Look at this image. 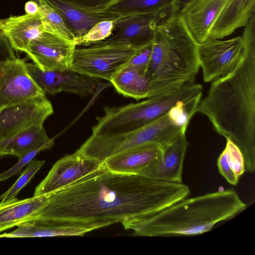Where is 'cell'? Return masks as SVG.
Returning <instances> with one entry per match:
<instances>
[{
  "mask_svg": "<svg viewBox=\"0 0 255 255\" xmlns=\"http://www.w3.org/2000/svg\"><path fill=\"white\" fill-rule=\"evenodd\" d=\"M53 113L45 95L39 96L0 110V141L31 127L43 125Z\"/></svg>",
  "mask_w": 255,
  "mask_h": 255,
  "instance_id": "11",
  "label": "cell"
},
{
  "mask_svg": "<svg viewBox=\"0 0 255 255\" xmlns=\"http://www.w3.org/2000/svg\"><path fill=\"white\" fill-rule=\"evenodd\" d=\"M2 154L0 153V157L2 156Z\"/></svg>",
  "mask_w": 255,
  "mask_h": 255,
  "instance_id": "36",
  "label": "cell"
},
{
  "mask_svg": "<svg viewBox=\"0 0 255 255\" xmlns=\"http://www.w3.org/2000/svg\"><path fill=\"white\" fill-rule=\"evenodd\" d=\"M230 0H196L179 13L196 42L207 39L211 28Z\"/></svg>",
  "mask_w": 255,
  "mask_h": 255,
  "instance_id": "17",
  "label": "cell"
},
{
  "mask_svg": "<svg viewBox=\"0 0 255 255\" xmlns=\"http://www.w3.org/2000/svg\"><path fill=\"white\" fill-rule=\"evenodd\" d=\"M44 162V161L36 159L31 161L21 172L20 176L14 184L0 196V202H4L16 198L18 193L29 182Z\"/></svg>",
  "mask_w": 255,
  "mask_h": 255,
  "instance_id": "28",
  "label": "cell"
},
{
  "mask_svg": "<svg viewBox=\"0 0 255 255\" xmlns=\"http://www.w3.org/2000/svg\"><path fill=\"white\" fill-rule=\"evenodd\" d=\"M162 149L156 143L147 142L112 156L103 164L115 172L138 174L161 157Z\"/></svg>",
  "mask_w": 255,
  "mask_h": 255,
  "instance_id": "19",
  "label": "cell"
},
{
  "mask_svg": "<svg viewBox=\"0 0 255 255\" xmlns=\"http://www.w3.org/2000/svg\"><path fill=\"white\" fill-rule=\"evenodd\" d=\"M48 136L43 125L31 127L0 141V153L18 158L47 143Z\"/></svg>",
  "mask_w": 255,
  "mask_h": 255,
  "instance_id": "21",
  "label": "cell"
},
{
  "mask_svg": "<svg viewBox=\"0 0 255 255\" xmlns=\"http://www.w3.org/2000/svg\"><path fill=\"white\" fill-rule=\"evenodd\" d=\"M114 20H103L96 23L85 35L76 38L74 40L75 44L86 46L106 39L112 32Z\"/></svg>",
  "mask_w": 255,
  "mask_h": 255,
  "instance_id": "29",
  "label": "cell"
},
{
  "mask_svg": "<svg viewBox=\"0 0 255 255\" xmlns=\"http://www.w3.org/2000/svg\"><path fill=\"white\" fill-rule=\"evenodd\" d=\"M202 86L189 82L179 88L120 107H105L104 114L97 118L94 135H111L141 128L167 113L180 101L202 94Z\"/></svg>",
  "mask_w": 255,
  "mask_h": 255,
  "instance_id": "5",
  "label": "cell"
},
{
  "mask_svg": "<svg viewBox=\"0 0 255 255\" xmlns=\"http://www.w3.org/2000/svg\"><path fill=\"white\" fill-rule=\"evenodd\" d=\"M243 48L235 69L212 82L197 112L214 130L235 144L244 156L246 171L255 169V16L244 27Z\"/></svg>",
  "mask_w": 255,
  "mask_h": 255,
  "instance_id": "2",
  "label": "cell"
},
{
  "mask_svg": "<svg viewBox=\"0 0 255 255\" xmlns=\"http://www.w3.org/2000/svg\"><path fill=\"white\" fill-rule=\"evenodd\" d=\"M176 13L173 5L155 13L122 15L114 20L111 35L103 41L141 48L152 42L157 27Z\"/></svg>",
  "mask_w": 255,
  "mask_h": 255,
  "instance_id": "9",
  "label": "cell"
},
{
  "mask_svg": "<svg viewBox=\"0 0 255 255\" xmlns=\"http://www.w3.org/2000/svg\"><path fill=\"white\" fill-rule=\"evenodd\" d=\"M183 131L186 129L177 125L167 113L134 130L111 135L92 134L76 151L103 162L112 156L147 142L156 143L163 148Z\"/></svg>",
  "mask_w": 255,
  "mask_h": 255,
  "instance_id": "6",
  "label": "cell"
},
{
  "mask_svg": "<svg viewBox=\"0 0 255 255\" xmlns=\"http://www.w3.org/2000/svg\"><path fill=\"white\" fill-rule=\"evenodd\" d=\"M24 8L26 13L29 14H35L39 11L38 4L36 2L31 0L25 3Z\"/></svg>",
  "mask_w": 255,
  "mask_h": 255,
  "instance_id": "34",
  "label": "cell"
},
{
  "mask_svg": "<svg viewBox=\"0 0 255 255\" xmlns=\"http://www.w3.org/2000/svg\"><path fill=\"white\" fill-rule=\"evenodd\" d=\"M39 6L43 21L56 34L74 41L75 37L69 29L62 16L48 4L44 0H30Z\"/></svg>",
  "mask_w": 255,
  "mask_h": 255,
  "instance_id": "26",
  "label": "cell"
},
{
  "mask_svg": "<svg viewBox=\"0 0 255 255\" xmlns=\"http://www.w3.org/2000/svg\"><path fill=\"white\" fill-rule=\"evenodd\" d=\"M242 36L221 40L209 36L198 44L197 54L205 82L216 80L231 73L242 54Z\"/></svg>",
  "mask_w": 255,
  "mask_h": 255,
  "instance_id": "8",
  "label": "cell"
},
{
  "mask_svg": "<svg viewBox=\"0 0 255 255\" xmlns=\"http://www.w3.org/2000/svg\"><path fill=\"white\" fill-rule=\"evenodd\" d=\"M16 57L7 39L0 35V61Z\"/></svg>",
  "mask_w": 255,
  "mask_h": 255,
  "instance_id": "33",
  "label": "cell"
},
{
  "mask_svg": "<svg viewBox=\"0 0 255 255\" xmlns=\"http://www.w3.org/2000/svg\"><path fill=\"white\" fill-rule=\"evenodd\" d=\"M54 144V138L45 144L31 150L21 157L18 158L17 163L7 170L0 174V182L8 179L15 175L21 173L23 167H25L31 161H32L36 155L41 151L51 149Z\"/></svg>",
  "mask_w": 255,
  "mask_h": 255,
  "instance_id": "30",
  "label": "cell"
},
{
  "mask_svg": "<svg viewBox=\"0 0 255 255\" xmlns=\"http://www.w3.org/2000/svg\"><path fill=\"white\" fill-rule=\"evenodd\" d=\"M25 64L30 77L45 93L55 95L66 92L85 96L93 93L96 87L92 78L70 69L64 71H45L34 63Z\"/></svg>",
  "mask_w": 255,
  "mask_h": 255,
  "instance_id": "14",
  "label": "cell"
},
{
  "mask_svg": "<svg viewBox=\"0 0 255 255\" xmlns=\"http://www.w3.org/2000/svg\"><path fill=\"white\" fill-rule=\"evenodd\" d=\"M103 162L84 156L76 151L58 160L45 178L36 187L33 196L51 193L61 189L90 173Z\"/></svg>",
  "mask_w": 255,
  "mask_h": 255,
  "instance_id": "13",
  "label": "cell"
},
{
  "mask_svg": "<svg viewBox=\"0 0 255 255\" xmlns=\"http://www.w3.org/2000/svg\"><path fill=\"white\" fill-rule=\"evenodd\" d=\"M247 204L232 189L183 199L151 215L123 225L135 236H192L210 231L218 223L243 212Z\"/></svg>",
  "mask_w": 255,
  "mask_h": 255,
  "instance_id": "3",
  "label": "cell"
},
{
  "mask_svg": "<svg viewBox=\"0 0 255 255\" xmlns=\"http://www.w3.org/2000/svg\"><path fill=\"white\" fill-rule=\"evenodd\" d=\"M226 140L225 148L218 158L217 166L226 181L236 185L246 171L245 160L239 147L231 141Z\"/></svg>",
  "mask_w": 255,
  "mask_h": 255,
  "instance_id": "24",
  "label": "cell"
},
{
  "mask_svg": "<svg viewBox=\"0 0 255 255\" xmlns=\"http://www.w3.org/2000/svg\"><path fill=\"white\" fill-rule=\"evenodd\" d=\"M120 94L135 100L150 97L145 70L126 65L110 81Z\"/></svg>",
  "mask_w": 255,
  "mask_h": 255,
  "instance_id": "22",
  "label": "cell"
},
{
  "mask_svg": "<svg viewBox=\"0 0 255 255\" xmlns=\"http://www.w3.org/2000/svg\"><path fill=\"white\" fill-rule=\"evenodd\" d=\"M189 145L185 132H181L162 149L161 157L138 174L159 181L182 183L183 162Z\"/></svg>",
  "mask_w": 255,
  "mask_h": 255,
  "instance_id": "15",
  "label": "cell"
},
{
  "mask_svg": "<svg viewBox=\"0 0 255 255\" xmlns=\"http://www.w3.org/2000/svg\"><path fill=\"white\" fill-rule=\"evenodd\" d=\"M138 49L125 43L104 41L84 47L76 46L70 69L91 78L110 82Z\"/></svg>",
  "mask_w": 255,
  "mask_h": 255,
  "instance_id": "7",
  "label": "cell"
},
{
  "mask_svg": "<svg viewBox=\"0 0 255 255\" xmlns=\"http://www.w3.org/2000/svg\"><path fill=\"white\" fill-rule=\"evenodd\" d=\"M76 47L73 40L44 31L31 41L26 53L42 70L64 71L70 69Z\"/></svg>",
  "mask_w": 255,
  "mask_h": 255,
  "instance_id": "12",
  "label": "cell"
},
{
  "mask_svg": "<svg viewBox=\"0 0 255 255\" xmlns=\"http://www.w3.org/2000/svg\"><path fill=\"white\" fill-rule=\"evenodd\" d=\"M73 4L92 9H105L118 0H64Z\"/></svg>",
  "mask_w": 255,
  "mask_h": 255,
  "instance_id": "32",
  "label": "cell"
},
{
  "mask_svg": "<svg viewBox=\"0 0 255 255\" xmlns=\"http://www.w3.org/2000/svg\"><path fill=\"white\" fill-rule=\"evenodd\" d=\"M25 63L16 57L0 61V110L45 95L29 75Z\"/></svg>",
  "mask_w": 255,
  "mask_h": 255,
  "instance_id": "10",
  "label": "cell"
},
{
  "mask_svg": "<svg viewBox=\"0 0 255 255\" xmlns=\"http://www.w3.org/2000/svg\"><path fill=\"white\" fill-rule=\"evenodd\" d=\"M12 232L0 234V238H34L55 236H83L87 230L73 227L49 226L33 222L21 224Z\"/></svg>",
  "mask_w": 255,
  "mask_h": 255,
  "instance_id": "23",
  "label": "cell"
},
{
  "mask_svg": "<svg viewBox=\"0 0 255 255\" xmlns=\"http://www.w3.org/2000/svg\"><path fill=\"white\" fill-rule=\"evenodd\" d=\"M190 193L183 183L157 180L101 167L48 194L38 224L80 228L89 232L156 213Z\"/></svg>",
  "mask_w": 255,
  "mask_h": 255,
  "instance_id": "1",
  "label": "cell"
},
{
  "mask_svg": "<svg viewBox=\"0 0 255 255\" xmlns=\"http://www.w3.org/2000/svg\"><path fill=\"white\" fill-rule=\"evenodd\" d=\"M196 0H176L174 6L177 12L185 6Z\"/></svg>",
  "mask_w": 255,
  "mask_h": 255,
  "instance_id": "35",
  "label": "cell"
},
{
  "mask_svg": "<svg viewBox=\"0 0 255 255\" xmlns=\"http://www.w3.org/2000/svg\"><path fill=\"white\" fill-rule=\"evenodd\" d=\"M44 31L51 32L39 13H26L0 19V35L5 37L14 50L26 52L30 43Z\"/></svg>",
  "mask_w": 255,
  "mask_h": 255,
  "instance_id": "18",
  "label": "cell"
},
{
  "mask_svg": "<svg viewBox=\"0 0 255 255\" xmlns=\"http://www.w3.org/2000/svg\"><path fill=\"white\" fill-rule=\"evenodd\" d=\"M197 46L178 12L157 27L145 71L150 97L194 82L200 68Z\"/></svg>",
  "mask_w": 255,
  "mask_h": 255,
  "instance_id": "4",
  "label": "cell"
},
{
  "mask_svg": "<svg viewBox=\"0 0 255 255\" xmlns=\"http://www.w3.org/2000/svg\"><path fill=\"white\" fill-rule=\"evenodd\" d=\"M255 16V0H230L213 25L209 36L222 39L245 27Z\"/></svg>",
  "mask_w": 255,
  "mask_h": 255,
  "instance_id": "20",
  "label": "cell"
},
{
  "mask_svg": "<svg viewBox=\"0 0 255 255\" xmlns=\"http://www.w3.org/2000/svg\"><path fill=\"white\" fill-rule=\"evenodd\" d=\"M176 0H118L108 9L122 16L159 12L175 5Z\"/></svg>",
  "mask_w": 255,
  "mask_h": 255,
  "instance_id": "25",
  "label": "cell"
},
{
  "mask_svg": "<svg viewBox=\"0 0 255 255\" xmlns=\"http://www.w3.org/2000/svg\"><path fill=\"white\" fill-rule=\"evenodd\" d=\"M201 97L202 94H200L189 100L179 102L169 111V116L177 125L186 129L190 120L197 112Z\"/></svg>",
  "mask_w": 255,
  "mask_h": 255,
  "instance_id": "27",
  "label": "cell"
},
{
  "mask_svg": "<svg viewBox=\"0 0 255 255\" xmlns=\"http://www.w3.org/2000/svg\"><path fill=\"white\" fill-rule=\"evenodd\" d=\"M44 0L62 16L75 39L85 35L100 21L116 20L122 16L119 13L108 9L85 7L64 0Z\"/></svg>",
  "mask_w": 255,
  "mask_h": 255,
  "instance_id": "16",
  "label": "cell"
},
{
  "mask_svg": "<svg viewBox=\"0 0 255 255\" xmlns=\"http://www.w3.org/2000/svg\"><path fill=\"white\" fill-rule=\"evenodd\" d=\"M152 51V42L138 49L127 64V66L145 69L149 63Z\"/></svg>",
  "mask_w": 255,
  "mask_h": 255,
  "instance_id": "31",
  "label": "cell"
}]
</instances>
